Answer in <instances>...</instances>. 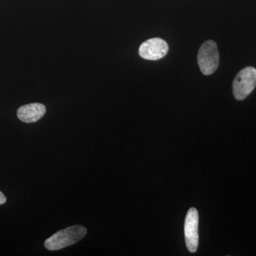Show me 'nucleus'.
I'll list each match as a JSON object with an SVG mask.
<instances>
[{
    "label": "nucleus",
    "instance_id": "obj_2",
    "mask_svg": "<svg viewBox=\"0 0 256 256\" xmlns=\"http://www.w3.org/2000/svg\"><path fill=\"white\" fill-rule=\"evenodd\" d=\"M197 60L202 74L210 76L214 73L220 64V54L215 42L208 40L202 45Z\"/></svg>",
    "mask_w": 256,
    "mask_h": 256
},
{
    "label": "nucleus",
    "instance_id": "obj_1",
    "mask_svg": "<svg viewBox=\"0 0 256 256\" xmlns=\"http://www.w3.org/2000/svg\"><path fill=\"white\" fill-rule=\"evenodd\" d=\"M87 230L82 226H72L60 230L47 238L44 246L47 250H58L70 246L82 240L86 235Z\"/></svg>",
    "mask_w": 256,
    "mask_h": 256
},
{
    "label": "nucleus",
    "instance_id": "obj_4",
    "mask_svg": "<svg viewBox=\"0 0 256 256\" xmlns=\"http://www.w3.org/2000/svg\"><path fill=\"white\" fill-rule=\"evenodd\" d=\"M169 46L164 40L153 38L146 40L139 48L141 58L150 60H161L168 54Z\"/></svg>",
    "mask_w": 256,
    "mask_h": 256
},
{
    "label": "nucleus",
    "instance_id": "obj_6",
    "mask_svg": "<svg viewBox=\"0 0 256 256\" xmlns=\"http://www.w3.org/2000/svg\"><path fill=\"white\" fill-rule=\"evenodd\" d=\"M46 114V107L41 104H31L22 106L18 110V117L26 124L36 122Z\"/></svg>",
    "mask_w": 256,
    "mask_h": 256
},
{
    "label": "nucleus",
    "instance_id": "obj_7",
    "mask_svg": "<svg viewBox=\"0 0 256 256\" xmlns=\"http://www.w3.org/2000/svg\"><path fill=\"white\" fill-rule=\"evenodd\" d=\"M6 201V197H5L4 195L0 192V205L4 204L5 202Z\"/></svg>",
    "mask_w": 256,
    "mask_h": 256
},
{
    "label": "nucleus",
    "instance_id": "obj_5",
    "mask_svg": "<svg viewBox=\"0 0 256 256\" xmlns=\"http://www.w3.org/2000/svg\"><path fill=\"white\" fill-rule=\"evenodd\" d=\"M198 214L195 208L188 210L184 223V236L186 245L191 252H196L198 246Z\"/></svg>",
    "mask_w": 256,
    "mask_h": 256
},
{
    "label": "nucleus",
    "instance_id": "obj_3",
    "mask_svg": "<svg viewBox=\"0 0 256 256\" xmlns=\"http://www.w3.org/2000/svg\"><path fill=\"white\" fill-rule=\"evenodd\" d=\"M256 86V69L248 66L242 69L233 82V92L236 100H242L250 95Z\"/></svg>",
    "mask_w": 256,
    "mask_h": 256
}]
</instances>
